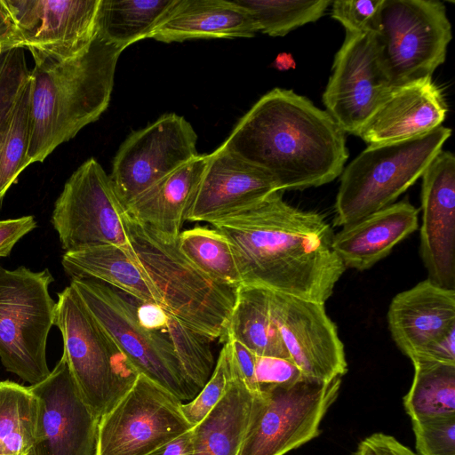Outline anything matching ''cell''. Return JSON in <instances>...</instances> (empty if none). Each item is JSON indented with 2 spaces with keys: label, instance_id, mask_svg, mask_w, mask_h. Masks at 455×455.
<instances>
[{
  "label": "cell",
  "instance_id": "d6a6232c",
  "mask_svg": "<svg viewBox=\"0 0 455 455\" xmlns=\"http://www.w3.org/2000/svg\"><path fill=\"white\" fill-rule=\"evenodd\" d=\"M30 74L22 83L12 110L0 149V205L20 173L28 166L27 152L30 133Z\"/></svg>",
  "mask_w": 455,
  "mask_h": 455
},
{
  "label": "cell",
  "instance_id": "f35d334b",
  "mask_svg": "<svg viewBox=\"0 0 455 455\" xmlns=\"http://www.w3.org/2000/svg\"><path fill=\"white\" fill-rule=\"evenodd\" d=\"M255 376L259 390L265 387L291 386L304 378L291 360L259 355L256 357Z\"/></svg>",
  "mask_w": 455,
  "mask_h": 455
},
{
  "label": "cell",
  "instance_id": "ee69618b",
  "mask_svg": "<svg viewBox=\"0 0 455 455\" xmlns=\"http://www.w3.org/2000/svg\"><path fill=\"white\" fill-rule=\"evenodd\" d=\"M22 47L17 28L9 12L0 0V51Z\"/></svg>",
  "mask_w": 455,
  "mask_h": 455
},
{
  "label": "cell",
  "instance_id": "7c38bea8",
  "mask_svg": "<svg viewBox=\"0 0 455 455\" xmlns=\"http://www.w3.org/2000/svg\"><path fill=\"white\" fill-rule=\"evenodd\" d=\"M182 402L139 374L132 387L99 423L97 455H147L193 427Z\"/></svg>",
  "mask_w": 455,
  "mask_h": 455
},
{
  "label": "cell",
  "instance_id": "7bdbcfd3",
  "mask_svg": "<svg viewBox=\"0 0 455 455\" xmlns=\"http://www.w3.org/2000/svg\"><path fill=\"white\" fill-rule=\"evenodd\" d=\"M136 312L140 323L146 328L164 331L168 313L164 307L155 303H143L135 299Z\"/></svg>",
  "mask_w": 455,
  "mask_h": 455
},
{
  "label": "cell",
  "instance_id": "3957f363",
  "mask_svg": "<svg viewBox=\"0 0 455 455\" xmlns=\"http://www.w3.org/2000/svg\"><path fill=\"white\" fill-rule=\"evenodd\" d=\"M122 52L96 34L86 51L67 60L31 52L28 165L44 162L105 112Z\"/></svg>",
  "mask_w": 455,
  "mask_h": 455
},
{
  "label": "cell",
  "instance_id": "83f0119b",
  "mask_svg": "<svg viewBox=\"0 0 455 455\" xmlns=\"http://www.w3.org/2000/svg\"><path fill=\"white\" fill-rule=\"evenodd\" d=\"M175 0H100L97 34L124 51L149 36Z\"/></svg>",
  "mask_w": 455,
  "mask_h": 455
},
{
  "label": "cell",
  "instance_id": "8d00e7d4",
  "mask_svg": "<svg viewBox=\"0 0 455 455\" xmlns=\"http://www.w3.org/2000/svg\"><path fill=\"white\" fill-rule=\"evenodd\" d=\"M417 455H455V415L411 420Z\"/></svg>",
  "mask_w": 455,
  "mask_h": 455
},
{
  "label": "cell",
  "instance_id": "ba28073f",
  "mask_svg": "<svg viewBox=\"0 0 455 455\" xmlns=\"http://www.w3.org/2000/svg\"><path fill=\"white\" fill-rule=\"evenodd\" d=\"M70 286L139 374L181 402L196 396L199 391L186 378L165 330L143 326L133 298L89 278L73 277Z\"/></svg>",
  "mask_w": 455,
  "mask_h": 455
},
{
  "label": "cell",
  "instance_id": "52a82bcc",
  "mask_svg": "<svg viewBox=\"0 0 455 455\" xmlns=\"http://www.w3.org/2000/svg\"><path fill=\"white\" fill-rule=\"evenodd\" d=\"M52 281L47 268L9 270L0 264V360L8 371L31 385L51 372L46 343L56 310L49 292Z\"/></svg>",
  "mask_w": 455,
  "mask_h": 455
},
{
  "label": "cell",
  "instance_id": "4fadbf2b",
  "mask_svg": "<svg viewBox=\"0 0 455 455\" xmlns=\"http://www.w3.org/2000/svg\"><path fill=\"white\" fill-rule=\"evenodd\" d=\"M196 141L190 123L174 113L132 132L119 147L109 175L124 205L197 156Z\"/></svg>",
  "mask_w": 455,
  "mask_h": 455
},
{
  "label": "cell",
  "instance_id": "4dcf8cb0",
  "mask_svg": "<svg viewBox=\"0 0 455 455\" xmlns=\"http://www.w3.org/2000/svg\"><path fill=\"white\" fill-rule=\"evenodd\" d=\"M177 242L181 252L212 279L234 287L242 285L230 243L220 232L196 227L180 232Z\"/></svg>",
  "mask_w": 455,
  "mask_h": 455
},
{
  "label": "cell",
  "instance_id": "8fae6325",
  "mask_svg": "<svg viewBox=\"0 0 455 455\" xmlns=\"http://www.w3.org/2000/svg\"><path fill=\"white\" fill-rule=\"evenodd\" d=\"M126 217L109 175L91 157L66 181L52 224L65 251L103 244L126 250Z\"/></svg>",
  "mask_w": 455,
  "mask_h": 455
},
{
  "label": "cell",
  "instance_id": "2e32d148",
  "mask_svg": "<svg viewBox=\"0 0 455 455\" xmlns=\"http://www.w3.org/2000/svg\"><path fill=\"white\" fill-rule=\"evenodd\" d=\"M270 307L290 360L304 377L328 382L347 373L344 346L324 304L270 291Z\"/></svg>",
  "mask_w": 455,
  "mask_h": 455
},
{
  "label": "cell",
  "instance_id": "ffe728a7",
  "mask_svg": "<svg viewBox=\"0 0 455 455\" xmlns=\"http://www.w3.org/2000/svg\"><path fill=\"white\" fill-rule=\"evenodd\" d=\"M387 323L396 346L412 363L426 362L434 345L455 330V291L427 278L393 298Z\"/></svg>",
  "mask_w": 455,
  "mask_h": 455
},
{
  "label": "cell",
  "instance_id": "cb8c5ba5",
  "mask_svg": "<svg viewBox=\"0 0 455 455\" xmlns=\"http://www.w3.org/2000/svg\"><path fill=\"white\" fill-rule=\"evenodd\" d=\"M208 158L198 155L159 180L126 205L128 215L165 238H177Z\"/></svg>",
  "mask_w": 455,
  "mask_h": 455
},
{
  "label": "cell",
  "instance_id": "44dd1931",
  "mask_svg": "<svg viewBox=\"0 0 455 455\" xmlns=\"http://www.w3.org/2000/svg\"><path fill=\"white\" fill-rule=\"evenodd\" d=\"M448 108L432 77L393 87L355 136L369 145L408 140L442 126Z\"/></svg>",
  "mask_w": 455,
  "mask_h": 455
},
{
  "label": "cell",
  "instance_id": "bcb514c9",
  "mask_svg": "<svg viewBox=\"0 0 455 455\" xmlns=\"http://www.w3.org/2000/svg\"><path fill=\"white\" fill-rule=\"evenodd\" d=\"M3 52V51H0V52Z\"/></svg>",
  "mask_w": 455,
  "mask_h": 455
},
{
  "label": "cell",
  "instance_id": "9a60e30c",
  "mask_svg": "<svg viewBox=\"0 0 455 455\" xmlns=\"http://www.w3.org/2000/svg\"><path fill=\"white\" fill-rule=\"evenodd\" d=\"M29 388L39 403L30 455H97L100 419L83 400L63 354L48 377Z\"/></svg>",
  "mask_w": 455,
  "mask_h": 455
},
{
  "label": "cell",
  "instance_id": "60d3db41",
  "mask_svg": "<svg viewBox=\"0 0 455 455\" xmlns=\"http://www.w3.org/2000/svg\"><path fill=\"white\" fill-rule=\"evenodd\" d=\"M228 344L232 360L247 388L252 393H259L256 381L255 366L257 355L245 346L233 339H228Z\"/></svg>",
  "mask_w": 455,
  "mask_h": 455
},
{
  "label": "cell",
  "instance_id": "484cf974",
  "mask_svg": "<svg viewBox=\"0 0 455 455\" xmlns=\"http://www.w3.org/2000/svg\"><path fill=\"white\" fill-rule=\"evenodd\" d=\"M61 264L71 278L93 279L140 302L162 306L156 291L123 248L103 244L65 251Z\"/></svg>",
  "mask_w": 455,
  "mask_h": 455
},
{
  "label": "cell",
  "instance_id": "b9f144b4",
  "mask_svg": "<svg viewBox=\"0 0 455 455\" xmlns=\"http://www.w3.org/2000/svg\"><path fill=\"white\" fill-rule=\"evenodd\" d=\"M36 227L31 215L0 220V257L9 256L16 243Z\"/></svg>",
  "mask_w": 455,
  "mask_h": 455
},
{
  "label": "cell",
  "instance_id": "6da1fadb",
  "mask_svg": "<svg viewBox=\"0 0 455 455\" xmlns=\"http://www.w3.org/2000/svg\"><path fill=\"white\" fill-rule=\"evenodd\" d=\"M211 224L229 242L242 285L324 304L346 269L323 216L289 204L280 191Z\"/></svg>",
  "mask_w": 455,
  "mask_h": 455
},
{
  "label": "cell",
  "instance_id": "9c48e42d",
  "mask_svg": "<svg viewBox=\"0 0 455 455\" xmlns=\"http://www.w3.org/2000/svg\"><path fill=\"white\" fill-rule=\"evenodd\" d=\"M373 38L392 87L432 77L451 40L445 5L435 0H382Z\"/></svg>",
  "mask_w": 455,
  "mask_h": 455
},
{
  "label": "cell",
  "instance_id": "8992f818",
  "mask_svg": "<svg viewBox=\"0 0 455 455\" xmlns=\"http://www.w3.org/2000/svg\"><path fill=\"white\" fill-rule=\"evenodd\" d=\"M54 325L82 398L100 419L132 387L139 372L70 285L58 293Z\"/></svg>",
  "mask_w": 455,
  "mask_h": 455
},
{
  "label": "cell",
  "instance_id": "30bf717a",
  "mask_svg": "<svg viewBox=\"0 0 455 455\" xmlns=\"http://www.w3.org/2000/svg\"><path fill=\"white\" fill-rule=\"evenodd\" d=\"M340 386L341 378L304 377L291 386L259 387L237 455H285L317 437Z\"/></svg>",
  "mask_w": 455,
  "mask_h": 455
},
{
  "label": "cell",
  "instance_id": "f6af8a7d",
  "mask_svg": "<svg viewBox=\"0 0 455 455\" xmlns=\"http://www.w3.org/2000/svg\"><path fill=\"white\" fill-rule=\"evenodd\" d=\"M147 455H194L191 429Z\"/></svg>",
  "mask_w": 455,
  "mask_h": 455
},
{
  "label": "cell",
  "instance_id": "5bb4252c",
  "mask_svg": "<svg viewBox=\"0 0 455 455\" xmlns=\"http://www.w3.org/2000/svg\"><path fill=\"white\" fill-rule=\"evenodd\" d=\"M392 88L380 65L373 34L346 31L323 94L325 111L344 132L356 135Z\"/></svg>",
  "mask_w": 455,
  "mask_h": 455
},
{
  "label": "cell",
  "instance_id": "7a4b0ae2",
  "mask_svg": "<svg viewBox=\"0 0 455 455\" xmlns=\"http://www.w3.org/2000/svg\"><path fill=\"white\" fill-rule=\"evenodd\" d=\"M220 146L267 172L281 192L332 181L348 157L345 132L333 118L282 88L264 94Z\"/></svg>",
  "mask_w": 455,
  "mask_h": 455
},
{
  "label": "cell",
  "instance_id": "e575fe53",
  "mask_svg": "<svg viewBox=\"0 0 455 455\" xmlns=\"http://www.w3.org/2000/svg\"><path fill=\"white\" fill-rule=\"evenodd\" d=\"M29 74L24 48L17 47L0 52V149L15 99Z\"/></svg>",
  "mask_w": 455,
  "mask_h": 455
},
{
  "label": "cell",
  "instance_id": "74e56055",
  "mask_svg": "<svg viewBox=\"0 0 455 455\" xmlns=\"http://www.w3.org/2000/svg\"><path fill=\"white\" fill-rule=\"evenodd\" d=\"M382 0H338L332 2L331 16L346 31L373 33Z\"/></svg>",
  "mask_w": 455,
  "mask_h": 455
},
{
  "label": "cell",
  "instance_id": "4316f807",
  "mask_svg": "<svg viewBox=\"0 0 455 455\" xmlns=\"http://www.w3.org/2000/svg\"><path fill=\"white\" fill-rule=\"evenodd\" d=\"M237 340L259 356L290 360L271 314L270 291L241 285L223 341Z\"/></svg>",
  "mask_w": 455,
  "mask_h": 455
},
{
  "label": "cell",
  "instance_id": "5b68a950",
  "mask_svg": "<svg viewBox=\"0 0 455 455\" xmlns=\"http://www.w3.org/2000/svg\"><path fill=\"white\" fill-rule=\"evenodd\" d=\"M451 130L440 126L408 140L369 145L340 174L335 225L350 226L394 204L421 177Z\"/></svg>",
  "mask_w": 455,
  "mask_h": 455
},
{
  "label": "cell",
  "instance_id": "d590c367",
  "mask_svg": "<svg viewBox=\"0 0 455 455\" xmlns=\"http://www.w3.org/2000/svg\"><path fill=\"white\" fill-rule=\"evenodd\" d=\"M232 377L233 371L228 350L226 344H224L209 380L194 399L181 404L182 413L192 427L199 423L217 404L224 395Z\"/></svg>",
  "mask_w": 455,
  "mask_h": 455
},
{
  "label": "cell",
  "instance_id": "1f68e13d",
  "mask_svg": "<svg viewBox=\"0 0 455 455\" xmlns=\"http://www.w3.org/2000/svg\"><path fill=\"white\" fill-rule=\"evenodd\" d=\"M256 22L259 31L283 36L305 24L315 22L325 12L330 0H234Z\"/></svg>",
  "mask_w": 455,
  "mask_h": 455
},
{
  "label": "cell",
  "instance_id": "d4e9b609",
  "mask_svg": "<svg viewBox=\"0 0 455 455\" xmlns=\"http://www.w3.org/2000/svg\"><path fill=\"white\" fill-rule=\"evenodd\" d=\"M229 355L233 377L208 414L191 428L194 455H237L244 437L253 401Z\"/></svg>",
  "mask_w": 455,
  "mask_h": 455
},
{
  "label": "cell",
  "instance_id": "f546056e",
  "mask_svg": "<svg viewBox=\"0 0 455 455\" xmlns=\"http://www.w3.org/2000/svg\"><path fill=\"white\" fill-rule=\"evenodd\" d=\"M403 406L411 420L455 415V364L416 362Z\"/></svg>",
  "mask_w": 455,
  "mask_h": 455
},
{
  "label": "cell",
  "instance_id": "ab89813d",
  "mask_svg": "<svg viewBox=\"0 0 455 455\" xmlns=\"http://www.w3.org/2000/svg\"><path fill=\"white\" fill-rule=\"evenodd\" d=\"M350 455H417L396 438L374 433L362 440Z\"/></svg>",
  "mask_w": 455,
  "mask_h": 455
},
{
  "label": "cell",
  "instance_id": "7402d4cb",
  "mask_svg": "<svg viewBox=\"0 0 455 455\" xmlns=\"http://www.w3.org/2000/svg\"><path fill=\"white\" fill-rule=\"evenodd\" d=\"M418 215L410 202L394 203L342 228L333 235L332 247L345 267L368 269L418 228Z\"/></svg>",
  "mask_w": 455,
  "mask_h": 455
},
{
  "label": "cell",
  "instance_id": "e0dca14e",
  "mask_svg": "<svg viewBox=\"0 0 455 455\" xmlns=\"http://www.w3.org/2000/svg\"><path fill=\"white\" fill-rule=\"evenodd\" d=\"M100 0H2L22 47L57 60L86 51L96 36Z\"/></svg>",
  "mask_w": 455,
  "mask_h": 455
},
{
  "label": "cell",
  "instance_id": "277c9868",
  "mask_svg": "<svg viewBox=\"0 0 455 455\" xmlns=\"http://www.w3.org/2000/svg\"><path fill=\"white\" fill-rule=\"evenodd\" d=\"M129 257L161 299L162 307L210 339L223 340L239 287L220 283L193 264L177 238H165L131 218L125 220Z\"/></svg>",
  "mask_w": 455,
  "mask_h": 455
},
{
  "label": "cell",
  "instance_id": "603a6c76",
  "mask_svg": "<svg viewBox=\"0 0 455 455\" xmlns=\"http://www.w3.org/2000/svg\"><path fill=\"white\" fill-rule=\"evenodd\" d=\"M259 28L234 0H175L149 38L164 43L252 37Z\"/></svg>",
  "mask_w": 455,
  "mask_h": 455
},
{
  "label": "cell",
  "instance_id": "f1b7e54d",
  "mask_svg": "<svg viewBox=\"0 0 455 455\" xmlns=\"http://www.w3.org/2000/svg\"><path fill=\"white\" fill-rule=\"evenodd\" d=\"M39 403L29 387L0 381V455H30Z\"/></svg>",
  "mask_w": 455,
  "mask_h": 455
},
{
  "label": "cell",
  "instance_id": "d6986e66",
  "mask_svg": "<svg viewBox=\"0 0 455 455\" xmlns=\"http://www.w3.org/2000/svg\"><path fill=\"white\" fill-rule=\"evenodd\" d=\"M277 191L267 172L220 146L209 154L186 220L211 224Z\"/></svg>",
  "mask_w": 455,
  "mask_h": 455
},
{
  "label": "cell",
  "instance_id": "ac0fdd59",
  "mask_svg": "<svg viewBox=\"0 0 455 455\" xmlns=\"http://www.w3.org/2000/svg\"><path fill=\"white\" fill-rule=\"evenodd\" d=\"M420 256L428 279L455 291V156L441 150L421 175Z\"/></svg>",
  "mask_w": 455,
  "mask_h": 455
},
{
  "label": "cell",
  "instance_id": "836d02e7",
  "mask_svg": "<svg viewBox=\"0 0 455 455\" xmlns=\"http://www.w3.org/2000/svg\"><path fill=\"white\" fill-rule=\"evenodd\" d=\"M165 331L186 378L200 391L214 370L212 339L193 331L169 313Z\"/></svg>",
  "mask_w": 455,
  "mask_h": 455
}]
</instances>
